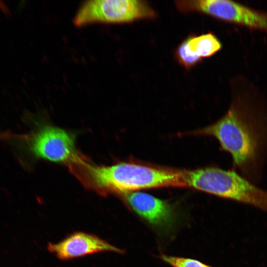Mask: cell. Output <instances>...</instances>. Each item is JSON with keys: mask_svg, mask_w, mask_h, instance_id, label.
<instances>
[{"mask_svg": "<svg viewBox=\"0 0 267 267\" xmlns=\"http://www.w3.org/2000/svg\"><path fill=\"white\" fill-rule=\"evenodd\" d=\"M122 198L138 216L161 232L169 233L175 226V210L167 201L136 191L123 193Z\"/></svg>", "mask_w": 267, "mask_h": 267, "instance_id": "7", "label": "cell"}, {"mask_svg": "<svg viewBox=\"0 0 267 267\" xmlns=\"http://www.w3.org/2000/svg\"><path fill=\"white\" fill-rule=\"evenodd\" d=\"M175 56L179 63L186 69H189L199 63L202 58L189 49L186 39L178 46Z\"/></svg>", "mask_w": 267, "mask_h": 267, "instance_id": "10", "label": "cell"}, {"mask_svg": "<svg viewBox=\"0 0 267 267\" xmlns=\"http://www.w3.org/2000/svg\"><path fill=\"white\" fill-rule=\"evenodd\" d=\"M156 14L145 1L139 0H89L78 9L73 24L81 27L95 23H125L153 19Z\"/></svg>", "mask_w": 267, "mask_h": 267, "instance_id": "4", "label": "cell"}, {"mask_svg": "<svg viewBox=\"0 0 267 267\" xmlns=\"http://www.w3.org/2000/svg\"><path fill=\"white\" fill-rule=\"evenodd\" d=\"M69 168L86 187L104 195L144 188L186 186L182 172L132 163L99 166L85 158Z\"/></svg>", "mask_w": 267, "mask_h": 267, "instance_id": "2", "label": "cell"}, {"mask_svg": "<svg viewBox=\"0 0 267 267\" xmlns=\"http://www.w3.org/2000/svg\"><path fill=\"white\" fill-rule=\"evenodd\" d=\"M186 39L190 50L202 59L215 54L222 47L221 41L211 32L198 36L192 35Z\"/></svg>", "mask_w": 267, "mask_h": 267, "instance_id": "9", "label": "cell"}, {"mask_svg": "<svg viewBox=\"0 0 267 267\" xmlns=\"http://www.w3.org/2000/svg\"><path fill=\"white\" fill-rule=\"evenodd\" d=\"M186 185L267 212V190L236 171L215 167L182 172Z\"/></svg>", "mask_w": 267, "mask_h": 267, "instance_id": "3", "label": "cell"}, {"mask_svg": "<svg viewBox=\"0 0 267 267\" xmlns=\"http://www.w3.org/2000/svg\"><path fill=\"white\" fill-rule=\"evenodd\" d=\"M160 259L172 267H214L196 259L161 254Z\"/></svg>", "mask_w": 267, "mask_h": 267, "instance_id": "11", "label": "cell"}, {"mask_svg": "<svg viewBox=\"0 0 267 267\" xmlns=\"http://www.w3.org/2000/svg\"><path fill=\"white\" fill-rule=\"evenodd\" d=\"M182 12H197L267 35V11L229 0H190L175 2Z\"/></svg>", "mask_w": 267, "mask_h": 267, "instance_id": "5", "label": "cell"}, {"mask_svg": "<svg viewBox=\"0 0 267 267\" xmlns=\"http://www.w3.org/2000/svg\"><path fill=\"white\" fill-rule=\"evenodd\" d=\"M24 138L28 150L39 159L69 166L83 158L76 148L73 135L57 127L42 126Z\"/></svg>", "mask_w": 267, "mask_h": 267, "instance_id": "6", "label": "cell"}, {"mask_svg": "<svg viewBox=\"0 0 267 267\" xmlns=\"http://www.w3.org/2000/svg\"><path fill=\"white\" fill-rule=\"evenodd\" d=\"M47 250L62 260L77 258L101 252L122 254L124 251L101 238L91 233L77 231L56 243H48Z\"/></svg>", "mask_w": 267, "mask_h": 267, "instance_id": "8", "label": "cell"}, {"mask_svg": "<svg viewBox=\"0 0 267 267\" xmlns=\"http://www.w3.org/2000/svg\"><path fill=\"white\" fill-rule=\"evenodd\" d=\"M232 83L227 112L198 133L216 138L231 155L235 168L256 184L267 156V99L246 78L239 77Z\"/></svg>", "mask_w": 267, "mask_h": 267, "instance_id": "1", "label": "cell"}]
</instances>
